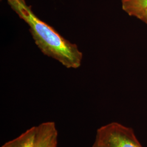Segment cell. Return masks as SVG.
Here are the masks:
<instances>
[{
	"label": "cell",
	"instance_id": "cell-1",
	"mask_svg": "<svg viewBox=\"0 0 147 147\" xmlns=\"http://www.w3.org/2000/svg\"><path fill=\"white\" fill-rule=\"evenodd\" d=\"M7 1L11 8L29 26L34 42L45 55L57 60L67 68H78L81 66L83 55L76 44L65 39L40 20L25 0Z\"/></svg>",
	"mask_w": 147,
	"mask_h": 147
},
{
	"label": "cell",
	"instance_id": "cell-2",
	"mask_svg": "<svg viewBox=\"0 0 147 147\" xmlns=\"http://www.w3.org/2000/svg\"><path fill=\"white\" fill-rule=\"evenodd\" d=\"M96 136L110 147H143L131 127L118 122H111L101 126L96 131Z\"/></svg>",
	"mask_w": 147,
	"mask_h": 147
},
{
	"label": "cell",
	"instance_id": "cell-3",
	"mask_svg": "<svg viewBox=\"0 0 147 147\" xmlns=\"http://www.w3.org/2000/svg\"><path fill=\"white\" fill-rule=\"evenodd\" d=\"M58 131L53 121L43 122L38 125L36 147H57Z\"/></svg>",
	"mask_w": 147,
	"mask_h": 147
},
{
	"label": "cell",
	"instance_id": "cell-4",
	"mask_svg": "<svg viewBox=\"0 0 147 147\" xmlns=\"http://www.w3.org/2000/svg\"><path fill=\"white\" fill-rule=\"evenodd\" d=\"M38 126H32L16 138L5 142L1 147H36Z\"/></svg>",
	"mask_w": 147,
	"mask_h": 147
},
{
	"label": "cell",
	"instance_id": "cell-5",
	"mask_svg": "<svg viewBox=\"0 0 147 147\" xmlns=\"http://www.w3.org/2000/svg\"><path fill=\"white\" fill-rule=\"evenodd\" d=\"M121 8L129 16L137 18L147 9V0H121Z\"/></svg>",
	"mask_w": 147,
	"mask_h": 147
},
{
	"label": "cell",
	"instance_id": "cell-6",
	"mask_svg": "<svg viewBox=\"0 0 147 147\" xmlns=\"http://www.w3.org/2000/svg\"><path fill=\"white\" fill-rule=\"evenodd\" d=\"M92 147H110L109 144L99 137L96 136Z\"/></svg>",
	"mask_w": 147,
	"mask_h": 147
},
{
	"label": "cell",
	"instance_id": "cell-7",
	"mask_svg": "<svg viewBox=\"0 0 147 147\" xmlns=\"http://www.w3.org/2000/svg\"><path fill=\"white\" fill-rule=\"evenodd\" d=\"M137 18L147 25V9L143 11Z\"/></svg>",
	"mask_w": 147,
	"mask_h": 147
}]
</instances>
